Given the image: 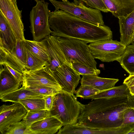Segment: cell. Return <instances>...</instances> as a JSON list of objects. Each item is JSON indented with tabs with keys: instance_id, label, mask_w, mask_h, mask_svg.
I'll return each instance as SVG.
<instances>
[{
	"instance_id": "obj_22",
	"label": "cell",
	"mask_w": 134,
	"mask_h": 134,
	"mask_svg": "<svg viewBox=\"0 0 134 134\" xmlns=\"http://www.w3.org/2000/svg\"><path fill=\"white\" fill-rule=\"evenodd\" d=\"M58 134H110L108 130L100 129H92L76 124L63 126L59 131Z\"/></svg>"
},
{
	"instance_id": "obj_8",
	"label": "cell",
	"mask_w": 134,
	"mask_h": 134,
	"mask_svg": "<svg viewBox=\"0 0 134 134\" xmlns=\"http://www.w3.org/2000/svg\"><path fill=\"white\" fill-rule=\"evenodd\" d=\"M22 82V86L24 87L31 85H44L63 91L54 77L52 71L48 66L34 71L25 69L23 73Z\"/></svg>"
},
{
	"instance_id": "obj_10",
	"label": "cell",
	"mask_w": 134,
	"mask_h": 134,
	"mask_svg": "<svg viewBox=\"0 0 134 134\" xmlns=\"http://www.w3.org/2000/svg\"><path fill=\"white\" fill-rule=\"evenodd\" d=\"M53 73L63 91L74 94L81 77L80 74L74 69L72 64H65L56 69Z\"/></svg>"
},
{
	"instance_id": "obj_12",
	"label": "cell",
	"mask_w": 134,
	"mask_h": 134,
	"mask_svg": "<svg viewBox=\"0 0 134 134\" xmlns=\"http://www.w3.org/2000/svg\"><path fill=\"white\" fill-rule=\"evenodd\" d=\"M27 111L20 103L3 104L0 107V132L1 134L9 127L24 118Z\"/></svg>"
},
{
	"instance_id": "obj_2",
	"label": "cell",
	"mask_w": 134,
	"mask_h": 134,
	"mask_svg": "<svg viewBox=\"0 0 134 134\" xmlns=\"http://www.w3.org/2000/svg\"><path fill=\"white\" fill-rule=\"evenodd\" d=\"M49 22L53 30L51 34L54 36L77 39L87 43L112 38V32L108 26L96 25L62 10L51 12Z\"/></svg>"
},
{
	"instance_id": "obj_39",
	"label": "cell",
	"mask_w": 134,
	"mask_h": 134,
	"mask_svg": "<svg viewBox=\"0 0 134 134\" xmlns=\"http://www.w3.org/2000/svg\"><path fill=\"white\" fill-rule=\"evenodd\" d=\"M131 44H134V35L133 36V38H132V41Z\"/></svg>"
},
{
	"instance_id": "obj_26",
	"label": "cell",
	"mask_w": 134,
	"mask_h": 134,
	"mask_svg": "<svg viewBox=\"0 0 134 134\" xmlns=\"http://www.w3.org/2000/svg\"><path fill=\"white\" fill-rule=\"evenodd\" d=\"M134 130V109L129 108L123 115V121L121 126V134H128Z\"/></svg>"
},
{
	"instance_id": "obj_33",
	"label": "cell",
	"mask_w": 134,
	"mask_h": 134,
	"mask_svg": "<svg viewBox=\"0 0 134 134\" xmlns=\"http://www.w3.org/2000/svg\"><path fill=\"white\" fill-rule=\"evenodd\" d=\"M100 91L90 86L81 85L74 93L77 97L83 98L94 95Z\"/></svg>"
},
{
	"instance_id": "obj_6",
	"label": "cell",
	"mask_w": 134,
	"mask_h": 134,
	"mask_svg": "<svg viewBox=\"0 0 134 134\" xmlns=\"http://www.w3.org/2000/svg\"><path fill=\"white\" fill-rule=\"evenodd\" d=\"M54 6L55 10L60 9L77 16L84 20L97 25H104L101 11L88 7L82 2L73 0V2H61L48 0Z\"/></svg>"
},
{
	"instance_id": "obj_36",
	"label": "cell",
	"mask_w": 134,
	"mask_h": 134,
	"mask_svg": "<svg viewBox=\"0 0 134 134\" xmlns=\"http://www.w3.org/2000/svg\"><path fill=\"white\" fill-rule=\"evenodd\" d=\"M55 95L46 96L44 97L45 109L49 111L52 109Z\"/></svg>"
},
{
	"instance_id": "obj_13",
	"label": "cell",
	"mask_w": 134,
	"mask_h": 134,
	"mask_svg": "<svg viewBox=\"0 0 134 134\" xmlns=\"http://www.w3.org/2000/svg\"><path fill=\"white\" fill-rule=\"evenodd\" d=\"M0 47L9 51L15 48L17 39L7 19L0 11Z\"/></svg>"
},
{
	"instance_id": "obj_21",
	"label": "cell",
	"mask_w": 134,
	"mask_h": 134,
	"mask_svg": "<svg viewBox=\"0 0 134 134\" xmlns=\"http://www.w3.org/2000/svg\"><path fill=\"white\" fill-rule=\"evenodd\" d=\"M14 49L12 51H9L0 47V65L7 64L23 73L26 69V67L16 57Z\"/></svg>"
},
{
	"instance_id": "obj_4",
	"label": "cell",
	"mask_w": 134,
	"mask_h": 134,
	"mask_svg": "<svg viewBox=\"0 0 134 134\" xmlns=\"http://www.w3.org/2000/svg\"><path fill=\"white\" fill-rule=\"evenodd\" d=\"M36 5L32 8L30 14V28L33 40L41 41L50 35L49 20L51 12L48 3L44 0H35Z\"/></svg>"
},
{
	"instance_id": "obj_5",
	"label": "cell",
	"mask_w": 134,
	"mask_h": 134,
	"mask_svg": "<svg viewBox=\"0 0 134 134\" xmlns=\"http://www.w3.org/2000/svg\"><path fill=\"white\" fill-rule=\"evenodd\" d=\"M56 37L64 53L70 61L76 60L87 66L97 69V63L86 42L77 39Z\"/></svg>"
},
{
	"instance_id": "obj_29",
	"label": "cell",
	"mask_w": 134,
	"mask_h": 134,
	"mask_svg": "<svg viewBox=\"0 0 134 134\" xmlns=\"http://www.w3.org/2000/svg\"><path fill=\"white\" fill-rule=\"evenodd\" d=\"M49 66V63L40 59L27 49L26 69L34 71Z\"/></svg>"
},
{
	"instance_id": "obj_31",
	"label": "cell",
	"mask_w": 134,
	"mask_h": 134,
	"mask_svg": "<svg viewBox=\"0 0 134 134\" xmlns=\"http://www.w3.org/2000/svg\"><path fill=\"white\" fill-rule=\"evenodd\" d=\"M71 62L74 69L80 75L92 74L98 76L100 73L99 70L87 66L76 60H72Z\"/></svg>"
},
{
	"instance_id": "obj_40",
	"label": "cell",
	"mask_w": 134,
	"mask_h": 134,
	"mask_svg": "<svg viewBox=\"0 0 134 134\" xmlns=\"http://www.w3.org/2000/svg\"><path fill=\"white\" fill-rule=\"evenodd\" d=\"M128 134H134V130L131 131Z\"/></svg>"
},
{
	"instance_id": "obj_38",
	"label": "cell",
	"mask_w": 134,
	"mask_h": 134,
	"mask_svg": "<svg viewBox=\"0 0 134 134\" xmlns=\"http://www.w3.org/2000/svg\"><path fill=\"white\" fill-rule=\"evenodd\" d=\"M127 104L130 107L134 109V96L130 94L128 96Z\"/></svg>"
},
{
	"instance_id": "obj_41",
	"label": "cell",
	"mask_w": 134,
	"mask_h": 134,
	"mask_svg": "<svg viewBox=\"0 0 134 134\" xmlns=\"http://www.w3.org/2000/svg\"><path fill=\"white\" fill-rule=\"evenodd\" d=\"M62 1L63 2H65L68 1V0H62Z\"/></svg>"
},
{
	"instance_id": "obj_20",
	"label": "cell",
	"mask_w": 134,
	"mask_h": 134,
	"mask_svg": "<svg viewBox=\"0 0 134 134\" xmlns=\"http://www.w3.org/2000/svg\"><path fill=\"white\" fill-rule=\"evenodd\" d=\"M130 94L129 91L125 85L113 87L111 88L100 91L92 96L85 97V99L107 98L116 97H127Z\"/></svg>"
},
{
	"instance_id": "obj_14",
	"label": "cell",
	"mask_w": 134,
	"mask_h": 134,
	"mask_svg": "<svg viewBox=\"0 0 134 134\" xmlns=\"http://www.w3.org/2000/svg\"><path fill=\"white\" fill-rule=\"evenodd\" d=\"M62 126V124L58 119L50 116L34 122L30 128L36 134H54Z\"/></svg>"
},
{
	"instance_id": "obj_17",
	"label": "cell",
	"mask_w": 134,
	"mask_h": 134,
	"mask_svg": "<svg viewBox=\"0 0 134 134\" xmlns=\"http://www.w3.org/2000/svg\"><path fill=\"white\" fill-rule=\"evenodd\" d=\"M80 83L82 85L92 86L100 91L114 87L118 79L101 77L92 74L82 75Z\"/></svg>"
},
{
	"instance_id": "obj_7",
	"label": "cell",
	"mask_w": 134,
	"mask_h": 134,
	"mask_svg": "<svg viewBox=\"0 0 134 134\" xmlns=\"http://www.w3.org/2000/svg\"><path fill=\"white\" fill-rule=\"evenodd\" d=\"M88 46L95 59L106 62L117 61L123 53L126 47L120 41L112 39L91 43Z\"/></svg>"
},
{
	"instance_id": "obj_15",
	"label": "cell",
	"mask_w": 134,
	"mask_h": 134,
	"mask_svg": "<svg viewBox=\"0 0 134 134\" xmlns=\"http://www.w3.org/2000/svg\"><path fill=\"white\" fill-rule=\"evenodd\" d=\"M120 41L126 46L131 44L134 35V10L125 16L118 17Z\"/></svg>"
},
{
	"instance_id": "obj_1",
	"label": "cell",
	"mask_w": 134,
	"mask_h": 134,
	"mask_svg": "<svg viewBox=\"0 0 134 134\" xmlns=\"http://www.w3.org/2000/svg\"><path fill=\"white\" fill-rule=\"evenodd\" d=\"M84 105L76 123L92 129L108 130L110 134H121L123 115L130 108L127 97L93 99Z\"/></svg>"
},
{
	"instance_id": "obj_24",
	"label": "cell",
	"mask_w": 134,
	"mask_h": 134,
	"mask_svg": "<svg viewBox=\"0 0 134 134\" xmlns=\"http://www.w3.org/2000/svg\"><path fill=\"white\" fill-rule=\"evenodd\" d=\"M129 75L134 74V44L126 46L124 52L117 60Z\"/></svg>"
},
{
	"instance_id": "obj_32",
	"label": "cell",
	"mask_w": 134,
	"mask_h": 134,
	"mask_svg": "<svg viewBox=\"0 0 134 134\" xmlns=\"http://www.w3.org/2000/svg\"><path fill=\"white\" fill-rule=\"evenodd\" d=\"M25 40H17L14 51L18 59L26 67L27 57V49L26 46Z\"/></svg>"
},
{
	"instance_id": "obj_42",
	"label": "cell",
	"mask_w": 134,
	"mask_h": 134,
	"mask_svg": "<svg viewBox=\"0 0 134 134\" xmlns=\"http://www.w3.org/2000/svg\"><path fill=\"white\" fill-rule=\"evenodd\" d=\"M15 2H16V0H14Z\"/></svg>"
},
{
	"instance_id": "obj_23",
	"label": "cell",
	"mask_w": 134,
	"mask_h": 134,
	"mask_svg": "<svg viewBox=\"0 0 134 134\" xmlns=\"http://www.w3.org/2000/svg\"><path fill=\"white\" fill-rule=\"evenodd\" d=\"M27 49L36 57L49 64L50 59L46 48L41 41L25 40Z\"/></svg>"
},
{
	"instance_id": "obj_3",
	"label": "cell",
	"mask_w": 134,
	"mask_h": 134,
	"mask_svg": "<svg viewBox=\"0 0 134 134\" xmlns=\"http://www.w3.org/2000/svg\"><path fill=\"white\" fill-rule=\"evenodd\" d=\"M84 105L78 101L74 94L63 92L55 96L50 116L60 121L64 126L76 124Z\"/></svg>"
},
{
	"instance_id": "obj_16",
	"label": "cell",
	"mask_w": 134,
	"mask_h": 134,
	"mask_svg": "<svg viewBox=\"0 0 134 134\" xmlns=\"http://www.w3.org/2000/svg\"><path fill=\"white\" fill-rule=\"evenodd\" d=\"M115 17L125 16L134 10V0H102Z\"/></svg>"
},
{
	"instance_id": "obj_25",
	"label": "cell",
	"mask_w": 134,
	"mask_h": 134,
	"mask_svg": "<svg viewBox=\"0 0 134 134\" xmlns=\"http://www.w3.org/2000/svg\"><path fill=\"white\" fill-rule=\"evenodd\" d=\"M50 116V111L46 109L37 110L27 111L23 120L24 121L27 126L30 128L34 122Z\"/></svg>"
},
{
	"instance_id": "obj_11",
	"label": "cell",
	"mask_w": 134,
	"mask_h": 134,
	"mask_svg": "<svg viewBox=\"0 0 134 134\" xmlns=\"http://www.w3.org/2000/svg\"><path fill=\"white\" fill-rule=\"evenodd\" d=\"M50 59L49 67L53 71L65 64H72L60 46L56 37L50 35L41 40Z\"/></svg>"
},
{
	"instance_id": "obj_18",
	"label": "cell",
	"mask_w": 134,
	"mask_h": 134,
	"mask_svg": "<svg viewBox=\"0 0 134 134\" xmlns=\"http://www.w3.org/2000/svg\"><path fill=\"white\" fill-rule=\"evenodd\" d=\"M0 65V95L18 89L20 82L5 67Z\"/></svg>"
},
{
	"instance_id": "obj_37",
	"label": "cell",
	"mask_w": 134,
	"mask_h": 134,
	"mask_svg": "<svg viewBox=\"0 0 134 134\" xmlns=\"http://www.w3.org/2000/svg\"><path fill=\"white\" fill-rule=\"evenodd\" d=\"M2 65L7 68L20 82H22L23 80L22 73L16 70L7 64H4Z\"/></svg>"
},
{
	"instance_id": "obj_35",
	"label": "cell",
	"mask_w": 134,
	"mask_h": 134,
	"mask_svg": "<svg viewBox=\"0 0 134 134\" xmlns=\"http://www.w3.org/2000/svg\"><path fill=\"white\" fill-rule=\"evenodd\" d=\"M123 84L127 86L130 94L134 96V75H129L124 80Z\"/></svg>"
},
{
	"instance_id": "obj_28",
	"label": "cell",
	"mask_w": 134,
	"mask_h": 134,
	"mask_svg": "<svg viewBox=\"0 0 134 134\" xmlns=\"http://www.w3.org/2000/svg\"><path fill=\"white\" fill-rule=\"evenodd\" d=\"M21 104L27 111L39 109H45L44 98H31L20 100Z\"/></svg>"
},
{
	"instance_id": "obj_19",
	"label": "cell",
	"mask_w": 134,
	"mask_h": 134,
	"mask_svg": "<svg viewBox=\"0 0 134 134\" xmlns=\"http://www.w3.org/2000/svg\"><path fill=\"white\" fill-rule=\"evenodd\" d=\"M45 96L27 90L22 86L20 88L17 90L0 95V98L2 102L18 103L21 100L31 98H43Z\"/></svg>"
},
{
	"instance_id": "obj_30",
	"label": "cell",
	"mask_w": 134,
	"mask_h": 134,
	"mask_svg": "<svg viewBox=\"0 0 134 134\" xmlns=\"http://www.w3.org/2000/svg\"><path fill=\"white\" fill-rule=\"evenodd\" d=\"M24 87L27 90L44 96L55 95L64 92L57 89L46 86L35 85Z\"/></svg>"
},
{
	"instance_id": "obj_9",
	"label": "cell",
	"mask_w": 134,
	"mask_h": 134,
	"mask_svg": "<svg viewBox=\"0 0 134 134\" xmlns=\"http://www.w3.org/2000/svg\"><path fill=\"white\" fill-rule=\"evenodd\" d=\"M0 11L9 23L17 39L25 40L21 10L14 0H0Z\"/></svg>"
},
{
	"instance_id": "obj_27",
	"label": "cell",
	"mask_w": 134,
	"mask_h": 134,
	"mask_svg": "<svg viewBox=\"0 0 134 134\" xmlns=\"http://www.w3.org/2000/svg\"><path fill=\"white\" fill-rule=\"evenodd\" d=\"M2 134H36L26 126L24 120H22L10 125Z\"/></svg>"
},
{
	"instance_id": "obj_34",
	"label": "cell",
	"mask_w": 134,
	"mask_h": 134,
	"mask_svg": "<svg viewBox=\"0 0 134 134\" xmlns=\"http://www.w3.org/2000/svg\"><path fill=\"white\" fill-rule=\"evenodd\" d=\"M90 7L99 10L104 13L109 12L102 0H79Z\"/></svg>"
},
{
	"instance_id": "obj_43",
	"label": "cell",
	"mask_w": 134,
	"mask_h": 134,
	"mask_svg": "<svg viewBox=\"0 0 134 134\" xmlns=\"http://www.w3.org/2000/svg\"><path fill=\"white\" fill-rule=\"evenodd\" d=\"M133 75H134V74H133Z\"/></svg>"
}]
</instances>
